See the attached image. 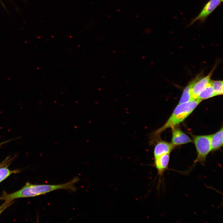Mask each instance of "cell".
Instances as JSON below:
<instances>
[{"instance_id": "obj_1", "label": "cell", "mask_w": 223, "mask_h": 223, "mask_svg": "<svg viewBox=\"0 0 223 223\" xmlns=\"http://www.w3.org/2000/svg\"><path fill=\"white\" fill-rule=\"evenodd\" d=\"M79 180V178L77 177L67 182L58 185H36L27 182L21 189L17 191L10 194L3 193L0 196V200L12 201L16 199L35 197L60 189L74 191L76 190L75 185Z\"/></svg>"}, {"instance_id": "obj_2", "label": "cell", "mask_w": 223, "mask_h": 223, "mask_svg": "<svg viewBox=\"0 0 223 223\" xmlns=\"http://www.w3.org/2000/svg\"><path fill=\"white\" fill-rule=\"evenodd\" d=\"M202 100L196 99L188 102L178 104L166 123L152 134L153 138L158 137L164 130L176 126L183 121L194 110Z\"/></svg>"}, {"instance_id": "obj_3", "label": "cell", "mask_w": 223, "mask_h": 223, "mask_svg": "<svg viewBox=\"0 0 223 223\" xmlns=\"http://www.w3.org/2000/svg\"><path fill=\"white\" fill-rule=\"evenodd\" d=\"M194 142L197 152L195 163L204 165L207 156L212 151L209 135H198L194 137Z\"/></svg>"}, {"instance_id": "obj_4", "label": "cell", "mask_w": 223, "mask_h": 223, "mask_svg": "<svg viewBox=\"0 0 223 223\" xmlns=\"http://www.w3.org/2000/svg\"><path fill=\"white\" fill-rule=\"evenodd\" d=\"M216 67H213L211 71L206 76L203 77L199 74L190 82V91L192 99H196L199 92L208 84L211 77Z\"/></svg>"}, {"instance_id": "obj_5", "label": "cell", "mask_w": 223, "mask_h": 223, "mask_svg": "<svg viewBox=\"0 0 223 223\" xmlns=\"http://www.w3.org/2000/svg\"><path fill=\"white\" fill-rule=\"evenodd\" d=\"M221 0H210L204 6L200 13L190 23V25L195 22L204 21L221 2Z\"/></svg>"}, {"instance_id": "obj_6", "label": "cell", "mask_w": 223, "mask_h": 223, "mask_svg": "<svg viewBox=\"0 0 223 223\" xmlns=\"http://www.w3.org/2000/svg\"><path fill=\"white\" fill-rule=\"evenodd\" d=\"M172 128V137L171 143L174 146L181 144L193 142L192 140L179 128L176 126Z\"/></svg>"}, {"instance_id": "obj_7", "label": "cell", "mask_w": 223, "mask_h": 223, "mask_svg": "<svg viewBox=\"0 0 223 223\" xmlns=\"http://www.w3.org/2000/svg\"><path fill=\"white\" fill-rule=\"evenodd\" d=\"M169 154V153L164 154L154 159L153 166L157 170L160 180L163 176L164 172L168 168L170 158Z\"/></svg>"}, {"instance_id": "obj_8", "label": "cell", "mask_w": 223, "mask_h": 223, "mask_svg": "<svg viewBox=\"0 0 223 223\" xmlns=\"http://www.w3.org/2000/svg\"><path fill=\"white\" fill-rule=\"evenodd\" d=\"M174 147L171 143L163 141L158 142L154 149V159L164 154H170Z\"/></svg>"}, {"instance_id": "obj_9", "label": "cell", "mask_w": 223, "mask_h": 223, "mask_svg": "<svg viewBox=\"0 0 223 223\" xmlns=\"http://www.w3.org/2000/svg\"><path fill=\"white\" fill-rule=\"evenodd\" d=\"M209 135L212 151L218 149L222 146V127L215 133Z\"/></svg>"}, {"instance_id": "obj_10", "label": "cell", "mask_w": 223, "mask_h": 223, "mask_svg": "<svg viewBox=\"0 0 223 223\" xmlns=\"http://www.w3.org/2000/svg\"><path fill=\"white\" fill-rule=\"evenodd\" d=\"M216 96L210 81L208 84L199 93L197 99L201 100Z\"/></svg>"}, {"instance_id": "obj_11", "label": "cell", "mask_w": 223, "mask_h": 223, "mask_svg": "<svg viewBox=\"0 0 223 223\" xmlns=\"http://www.w3.org/2000/svg\"><path fill=\"white\" fill-rule=\"evenodd\" d=\"M190 88L191 86L189 83L184 89L178 104L185 103L193 100L191 96Z\"/></svg>"}, {"instance_id": "obj_12", "label": "cell", "mask_w": 223, "mask_h": 223, "mask_svg": "<svg viewBox=\"0 0 223 223\" xmlns=\"http://www.w3.org/2000/svg\"><path fill=\"white\" fill-rule=\"evenodd\" d=\"M214 91L216 96L221 95L223 94V81L222 80H210Z\"/></svg>"}, {"instance_id": "obj_13", "label": "cell", "mask_w": 223, "mask_h": 223, "mask_svg": "<svg viewBox=\"0 0 223 223\" xmlns=\"http://www.w3.org/2000/svg\"><path fill=\"white\" fill-rule=\"evenodd\" d=\"M0 167V183L12 174L19 172L17 170H12L6 167Z\"/></svg>"}, {"instance_id": "obj_14", "label": "cell", "mask_w": 223, "mask_h": 223, "mask_svg": "<svg viewBox=\"0 0 223 223\" xmlns=\"http://www.w3.org/2000/svg\"><path fill=\"white\" fill-rule=\"evenodd\" d=\"M12 201H5V202L0 206V215L2 212L12 203Z\"/></svg>"}, {"instance_id": "obj_15", "label": "cell", "mask_w": 223, "mask_h": 223, "mask_svg": "<svg viewBox=\"0 0 223 223\" xmlns=\"http://www.w3.org/2000/svg\"><path fill=\"white\" fill-rule=\"evenodd\" d=\"M10 141V140H8V141H4V142H2L0 143V146L2 145L3 144H5V143H6L8 142H9Z\"/></svg>"}, {"instance_id": "obj_16", "label": "cell", "mask_w": 223, "mask_h": 223, "mask_svg": "<svg viewBox=\"0 0 223 223\" xmlns=\"http://www.w3.org/2000/svg\"><path fill=\"white\" fill-rule=\"evenodd\" d=\"M221 2H222V1H223V0H221Z\"/></svg>"}]
</instances>
